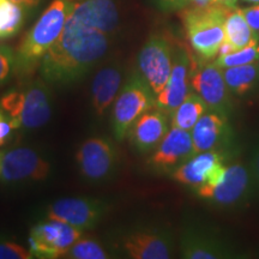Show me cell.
<instances>
[{
    "instance_id": "cell-1",
    "label": "cell",
    "mask_w": 259,
    "mask_h": 259,
    "mask_svg": "<svg viewBox=\"0 0 259 259\" xmlns=\"http://www.w3.org/2000/svg\"><path fill=\"white\" fill-rule=\"evenodd\" d=\"M108 44L106 32L83 24L69 14L59 38L42 58L41 77L57 85L76 82L105 56Z\"/></svg>"
},
{
    "instance_id": "cell-2",
    "label": "cell",
    "mask_w": 259,
    "mask_h": 259,
    "mask_svg": "<svg viewBox=\"0 0 259 259\" xmlns=\"http://www.w3.org/2000/svg\"><path fill=\"white\" fill-rule=\"evenodd\" d=\"M70 10L69 0H53L45 10L19 45L16 54V64L19 69L27 72L41 63L45 54L59 38Z\"/></svg>"
},
{
    "instance_id": "cell-3",
    "label": "cell",
    "mask_w": 259,
    "mask_h": 259,
    "mask_svg": "<svg viewBox=\"0 0 259 259\" xmlns=\"http://www.w3.org/2000/svg\"><path fill=\"white\" fill-rule=\"evenodd\" d=\"M232 9L219 4L205 8L186 9L183 22L191 47L204 60H210L220 53L225 42V22Z\"/></svg>"
},
{
    "instance_id": "cell-4",
    "label": "cell",
    "mask_w": 259,
    "mask_h": 259,
    "mask_svg": "<svg viewBox=\"0 0 259 259\" xmlns=\"http://www.w3.org/2000/svg\"><path fill=\"white\" fill-rule=\"evenodd\" d=\"M0 105L9 114L14 130L41 127L50 121L52 115L50 90L41 82L29 84L22 92H10Z\"/></svg>"
},
{
    "instance_id": "cell-5",
    "label": "cell",
    "mask_w": 259,
    "mask_h": 259,
    "mask_svg": "<svg viewBox=\"0 0 259 259\" xmlns=\"http://www.w3.org/2000/svg\"><path fill=\"white\" fill-rule=\"evenodd\" d=\"M155 96L143 76L135 73L130 77L116 96L113 108L112 125L116 141H124L139 116L156 106Z\"/></svg>"
},
{
    "instance_id": "cell-6",
    "label": "cell",
    "mask_w": 259,
    "mask_h": 259,
    "mask_svg": "<svg viewBox=\"0 0 259 259\" xmlns=\"http://www.w3.org/2000/svg\"><path fill=\"white\" fill-rule=\"evenodd\" d=\"M254 178L251 168L242 163L227 166L221 183L211 189H197L200 198L208 199L216 206L227 210H239L250 203L254 190Z\"/></svg>"
},
{
    "instance_id": "cell-7",
    "label": "cell",
    "mask_w": 259,
    "mask_h": 259,
    "mask_svg": "<svg viewBox=\"0 0 259 259\" xmlns=\"http://www.w3.org/2000/svg\"><path fill=\"white\" fill-rule=\"evenodd\" d=\"M226 154L221 150H209L196 154L174 169L171 178L192 189H211L221 183L227 166Z\"/></svg>"
},
{
    "instance_id": "cell-8",
    "label": "cell",
    "mask_w": 259,
    "mask_h": 259,
    "mask_svg": "<svg viewBox=\"0 0 259 259\" xmlns=\"http://www.w3.org/2000/svg\"><path fill=\"white\" fill-rule=\"evenodd\" d=\"M174 48L170 41L155 34L148 38L138 56V66L155 95L164 89L173 69Z\"/></svg>"
},
{
    "instance_id": "cell-9",
    "label": "cell",
    "mask_w": 259,
    "mask_h": 259,
    "mask_svg": "<svg viewBox=\"0 0 259 259\" xmlns=\"http://www.w3.org/2000/svg\"><path fill=\"white\" fill-rule=\"evenodd\" d=\"M80 229L58 220L38 223L29 236L30 251L34 257L54 259L65 257L79 239Z\"/></svg>"
},
{
    "instance_id": "cell-10",
    "label": "cell",
    "mask_w": 259,
    "mask_h": 259,
    "mask_svg": "<svg viewBox=\"0 0 259 259\" xmlns=\"http://www.w3.org/2000/svg\"><path fill=\"white\" fill-rule=\"evenodd\" d=\"M191 85L202 97L209 111L229 116L233 109L231 92L227 87L223 69L213 63L193 64L191 72Z\"/></svg>"
},
{
    "instance_id": "cell-11",
    "label": "cell",
    "mask_w": 259,
    "mask_h": 259,
    "mask_svg": "<svg viewBox=\"0 0 259 259\" xmlns=\"http://www.w3.org/2000/svg\"><path fill=\"white\" fill-rule=\"evenodd\" d=\"M181 257L187 259L241 258L240 251L218 233L202 227L190 226L180 240Z\"/></svg>"
},
{
    "instance_id": "cell-12",
    "label": "cell",
    "mask_w": 259,
    "mask_h": 259,
    "mask_svg": "<svg viewBox=\"0 0 259 259\" xmlns=\"http://www.w3.org/2000/svg\"><path fill=\"white\" fill-rule=\"evenodd\" d=\"M193 63L186 48L174 50L173 69L164 89L156 95V107L167 115H171L190 94L191 72Z\"/></svg>"
},
{
    "instance_id": "cell-13",
    "label": "cell",
    "mask_w": 259,
    "mask_h": 259,
    "mask_svg": "<svg viewBox=\"0 0 259 259\" xmlns=\"http://www.w3.org/2000/svg\"><path fill=\"white\" fill-rule=\"evenodd\" d=\"M105 205L96 199L87 198H63L52 203L47 210L51 220L69 223L82 229L95 227L101 220Z\"/></svg>"
},
{
    "instance_id": "cell-14",
    "label": "cell",
    "mask_w": 259,
    "mask_h": 259,
    "mask_svg": "<svg viewBox=\"0 0 259 259\" xmlns=\"http://www.w3.org/2000/svg\"><path fill=\"white\" fill-rule=\"evenodd\" d=\"M50 170V163L29 148L12 149L2 155L0 176L5 181L44 180Z\"/></svg>"
},
{
    "instance_id": "cell-15",
    "label": "cell",
    "mask_w": 259,
    "mask_h": 259,
    "mask_svg": "<svg viewBox=\"0 0 259 259\" xmlns=\"http://www.w3.org/2000/svg\"><path fill=\"white\" fill-rule=\"evenodd\" d=\"M194 155L196 150L191 131L171 126L155 149L150 163L158 169L167 170L181 166Z\"/></svg>"
},
{
    "instance_id": "cell-16",
    "label": "cell",
    "mask_w": 259,
    "mask_h": 259,
    "mask_svg": "<svg viewBox=\"0 0 259 259\" xmlns=\"http://www.w3.org/2000/svg\"><path fill=\"white\" fill-rule=\"evenodd\" d=\"M196 154L209 150H221L232 139L228 116L211 112L204 113L191 130ZM222 151V150H221Z\"/></svg>"
},
{
    "instance_id": "cell-17",
    "label": "cell",
    "mask_w": 259,
    "mask_h": 259,
    "mask_svg": "<svg viewBox=\"0 0 259 259\" xmlns=\"http://www.w3.org/2000/svg\"><path fill=\"white\" fill-rule=\"evenodd\" d=\"M77 162L84 177L90 180H101L114 167V149L105 139L89 138L80 145Z\"/></svg>"
},
{
    "instance_id": "cell-18",
    "label": "cell",
    "mask_w": 259,
    "mask_h": 259,
    "mask_svg": "<svg viewBox=\"0 0 259 259\" xmlns=\"http://www.w3.org/2000/svg\"><path fill=\"white\" fill-rule=\"evenodd\" d=\"M124 248L134 259H168L174 253V241L164 231H139L124 240Z\"/></svg>"
},
{
    "instance_id": "cell-19",
    "label": "cell",
    "mask_w": 259,
    "mask_h": 259,
    "mask_svg": "<svg viewBox=\"0 0 259 259\" xmlns=\"http://www.w3.org/2000/svg\"><path fill=\"white\" fill-rule=\"evenodd\" d=\"M70 14L83 24L107 35L113 34L119 25L115 0H77L71 4Z\"/></svg>"
},
{
    "instance_id": "cell-20",
    "label": "cell",
    "mask_w": 259,
    "mask_h": 259,
    "mask_svg": "<svg viewBox=\"0 0 259 259\" xmlns=\"http://www.w3.org/2000/svg\"><path fill=\"white\" fill-rule=\"evenodd\" d=\"M168 132V115L160 108L145 112L132 125L128 132L132 144L142 154L157 148Z\"/></svg>"
},
{
    "instance_id": "cell-21",
    "label": "cell",
    "mask_w": 259,
    "mask_h": 259,
    "mask_svg": "<svg viewBox=\"0 0 259 259\" xmlns=\"http://www.w3.org/2000/svg\"><path fill=\"white\" fill-rule=\"evenodd\" d=\"M121 79V71L116 67H105L96 73L92 85V101L96 114L102 115L115 101Z\"/></svg>"
},
{
    "instance_id": "cell-22",
    "label": "cell",
    "mask_w": 259,
    "mask_h": 259,
    "mask_svg": "<svg viewBox=\"0 0 259 259\" xmlns=\"http://www.w3.org/2000/svg\"><path fill=\"white\" fill-rule=\"evenodd\" d=\"M253 41H259V32L254 31L246 21L241 9H232L225 22V42L220 53L241 50Z\"/></svg>"
},
{
    "instance_id": "cell-23",
    "label": "cell",
    "mask_w": 259,
    "mask_h": 259,
    "mask_svg": "<svg viewBox=\"0 0 259 259\" xmlns=\"http://www.w3.org/2000/svg\"><path fill=\"white\" fill-rule=\"evenodd\" d=\"M223 77L233 95L244 96L259 83L258 61L223 69Z\"/></svg>"
},
{
    "instance_id": "cell-24",
    "label": "cell",
    "mask_w": 259,
    "mask_h": 259,
    "mask_svg": "<svg viewBox=\"0 0 259 259\" xmlns=\"http://www.w3.org/2000/svg\"><path fill=\"white\" fill-rule=\"evenodd\" d=\"M208 107L197 93L190 92L183 103L174 111L171 118V126L186 131H191L197 121L202 118Z\"/></svg>"
},
{
    "instance_id": "cell-25",
    "label": "cell",
    "mask_w": 259,
    "mask_h": 259,
    "mask_svg": "<svg viewBox=\"0 0 259 259\" xmlns=\"http://www.w3.org/2000/svg\"><path fill=\"white\" fill-rule=\"evenodd\" d=\"M259 60V41H253L241 50L228 52V53L220 54L215 60V64L221 69L227 67L240 66V65L252 64Z\"/></svg>"
},
{
    "instance_id": "cell-26",
    "label": "cell",
    "mask_w": 259,
    "mask_h": 259,
    "mask_svg": "<svg viewBox=\"0 0 259 259\" xmlns=\"http://www.w3.org/2000/svg\"><path fill=\"white\" fill-rule=\"evenodd\" d=\"M65 257L73 259H106L108 258V255L96 241L89 239L84 240L78 239Z\"/></svg>"
},
{
    "instance_id": "cell-27",
    "label": "cell",
    "mask_w": 259,
    "mask_h": 259,
    "mask_svg": "<svg viewBox=\"0 0 259 259\" xmlns=\"http://www.w3.org/2000/svg\"><path fill=\"white\" fill-rule=\"evenodd\" d=\"M24 9L25 8H23V6L12 3L11 14H10L8 23H6L2 32H0V38L11 37L21 30V28L23 27L24 19H25Z\"/></svg>"
},
{
    "instance_id": "cell-28",
    "label": "cell",
    "mask_w": 259,
    "mask_h": 259,
    "mask_svg": "<svg viewBox=\"0 0 259 259\" xmlns=\"http://www.w3.org/2000/svg\"><path fill=\"white\" fill-rule=\"evenodd\" d=\"M34 254L22 245L11 241H0V259H31Z\"/></svg>"
},
{
    "instance_id": "cell-29",
    "label": "cell",
    "mask_w": 259,
    "mask_h": 259,
    "mask_svg": "<svg viewBox=\"0 0 259 259\" xmlns=\"http://www.w3.org/2000/svg\"><path fill=\"white\" fill-rule=\"evenodd\" d=\"M15 64L14 52L8 46H0V85L9 78Z\"/></svg>"
},
{
    "instance_id": "cell-30",
    "label": "cell",
    "mask_w": 259,
    "mask_h": 259,
    "mask_svg": "<svg viewBox=\"0 0 259 259\" xmlns=\"http://www.w3.org/2000/svg\"><path fill=\"white\" fill-rule=\"evenodd\" d=\"M154 2L158 9L166 12L179 11L191 4V0H154Z\"/></svg>"
},
{
    "instance_id": "cell-31",
    "label": "cell",
    "mask_w": 259,
    "mask_h": 259,
    "mask_svg": "<svg viewBox=\"0 0 259 259\" xmlns=\"http://www.w3.org/2000/svg\"><path fill=\"white\" fill-rule=\"evenodd\" d=\"M241 11L244 14L248 25L254 31L259 32V4H254L253 6H250V8L241 9Z\"/></svg>"
},
{
    "instance_id": "cell-32",
    "label": "cell",
    "mask_w": 259,
    "mask_h": 259,
    "mask_svg": "<svg viewBox=\"0 0 259 259\" xmlns=\"http://www.w3.org/2000/svg\"><path fill=\"white\" fill-rule=\"evenodd\" d=\"M251 171L253 174L255 186L259 191V142L255 144L251 157Z\"/></svg>"
},
{
    "instance_id": "cell-33",
    "label": "cell",
    "mask_w": 259,
    "mask_h": 259,
    "mask_svg": "<svg viewBox=\"0 0 259 259\" xmlns=\"http://www.w3.org/2000/svg\"><path fill=\"white\" fill-rule=\"evenodd\" d=\"M12 130H14V127H12L11 122L6 121L4 115L0 113V145L5 143L6 139H8L10 134H11Z\"/></svg>"
},
{
    "instance_id": "cell-34",
    "label": "cell",
    "mask_w": 259,
    "mask_h": 259,
    "mask_svg": "<svg viewBox=\"0 0 259 259\" xmlns=\"http://www.w3.org/2000/svg\"><path fill=\"white\" fill-rule=\"evenodd\" d=\"M11 8L12 3L9 2V0L3 5H0V32L4 29L6 23H8L10 14H11Z\"/></svg>"
},
{
    "instance_id": "cell-35",
    "label": "cell",
    "mask_w": 259,
    "mask_h": 259,
    "mask_svg": "<svg viewBox=\"0 0 259 259\" xmlns=\"http://www.w3.org/2000/svg\"><path fill=\"white\" fill-rule=\"evenodd\" d=\"M9 2L23 6L25 9H31V8H35V6H37L41 0H9Z\"/></svg>"
},
{
    "instance_id": "cell-36",
    "label": "cell",
    "mask_w": 259,
    "mask_h": 259,
    "mask_svg": "<svg viewBox=\"0 0 259 259\" xmlns=\"http://www.w3.org/2000/svg\"><path fill=\"white\" fill-rule=\"evenodd\" d=\"M236 3H238V0H213V4L222 5L227 9L236 8Z\"/></svg>"
},
{
    "instance_id": "cell-37",
    "label": "cell",
    "mask_w": 259,
    "mask_h": 259,
    "mask_svg": "<svg viewBox=\"0 0 259 259\" xmlns=\"http://www.w3.org/2000/svg\"><path fill=\"white\" fill-rule=\"evenodd\" d=\"M191 4L196 8H205V6L212 5L213 0H191Z\"/></svg>"
},
{
    "instance_id": "cell-38",
    "label": "cell",
    "mask_w": 259,
    "mask_h": 259,
    "mask_svg": "<svg viewBox=\"0 0 259 259\" xmlns=\"http://www.w3.org/2000/svg\"><path fill=\"white\" fill-rule=\"evenodd\" d=\"M246 3H252V4H259V0H242Z\"/></svg>"
},
{
    "instance_id": "cell-39",
    "label": "cell",
    "mask_w": 259,
    "mask_h": 259,
    "mask_svg": "<svg viewBox=\"0 0 259 259\" xmlns=\"http://www.w3.org/2000/svg\"><path fill=\"white\" fill-rule=\"evenodd\" d=\"M0 173H2V155H0Z\"/></svg>"
},
{
    "instance_id": "cell-40",
    "label": "cell",
    "mask_w": 259,
    "mask_h": 259,
    "mask_svg": "<svg viewBox=\"0 0 259 259\" xmlns=\"http://www.w3.org/2000/svg\"><path fill=\"white\" fill-rule=\"evenodd\" d=\"M69 2H72V3H74V2H77V0H69Z\"/></svg>"
},
{
    "instance_id": "cell-41",
    "label": "cell",
    "mask_w": 259,
    "mask_h": 259,
    "mask_svg": "<svg viewBox=\"0 0 259 259\" xmlns=\"http://www.w3.org/2000/svg\"><path fill=\"white\" fill-rule=\"evenodd\" d=\"M258 65H259V60H258Z\"/></svg>"
}]
</instances>
